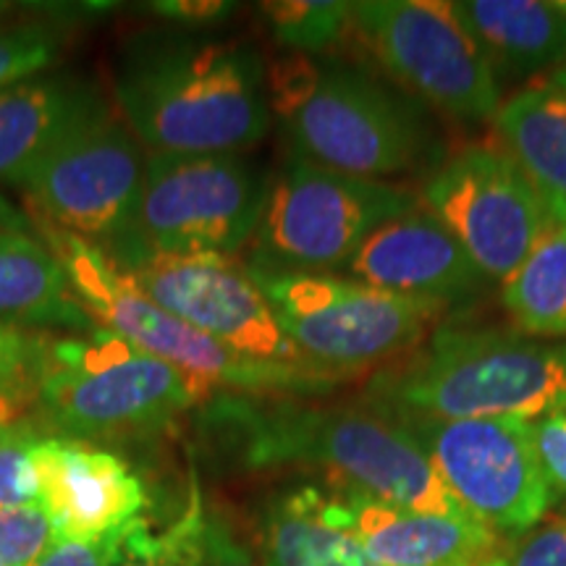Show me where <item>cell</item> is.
<instances>
[{
	"mask_svg": "<svg viewBox=\"0 0 566 566\" xmlns=\"http://www.w3.org/2000/svg\"><path fill=\"white\" fill-rule=\"evenodd\" d=\"M202 430L250 470L313 467L334 488L412 512L475 520L436 472L412 430L386 407L317 405L300 396H212Z\"/></svg>",
	"mask_w": 566,
	"mask_h": 566,
	"instance_id": "1",
	"label": "cell"
},
{
	"mask_svg": "<svg viewBox=\"0 0 566 566\" xmlns=\"http://www.w3.org/2000/svg\"><path fill=\"white\" fill-rule=\"evenodd\" d=\"M113 105L150 155H242L271 129L268 66L237 40H134L118 55Z\"/></svg>",
	"mask_w": 566,
	"mask_h": 566,
	"instance_id": "2",
	"label": "cell"
},
{
	"mask_svg": "<svg viewBox=\"0 0 566 566\" xmlns=\"http://www.w3.org/2000/svg\"><path fill=\"white\" fill-rule=\"evenodd\" d=\"M268 105L292 158L346 176L405 174L428 147L417 105L344 61L279 55L268 66Z\"/></svg>",
	"mask_w": 566,
	"mask_h": 566,
	"instance_id": "3",
	"label": "cell"
},
{
	"mask_svg": "<svg viewBox=\"0 0 566 566\" xmlns=\"http://www.w3.org/2000/svg\"><path fill=\"white\" fill-rule=\"evenodd\" d=\"M30 221L38 237L59 258L76 300L87 310L92 323L124 336L137 349L176 367L208 401L216 394L302 399V396L328 394L349 378L346 373L321 365H286L244 357L229 346L212 342L210 336L179 321L137 289V283L103 252V247L84 242L51 223L34 218Z\"/></svg>",
	"mask_w": 566,
	"mask_h": 566,
	"instance_id": "4",
	"label": "cell"
},
{
	"mask_svg": "<svg viewBox=\"0 0 566 566\" xmlns=\"http://www.w3.org/2000/svg\"><path fill=\"white\" fill-rule=\"evenodd\" d=\"M375 405L472 420H541L566 405V344L493 328H438L424 349L370 388Z\"/></svg>",
	"mask_w": 566,
	"mask_h": 566,
	"instance_id": "5",
	"label": "cell"
},
{
	"mask_svg": "<svg viewBox=\"0 0 566 566\" xmlns=\"http://www.w3.org/2000/svg\"><path fill=\"white\" fill-rule=\"evenodd\" d=\"M32 401L48 428L92 443L160 433L208 399L176 367L95 325L45 336Z\"/></svg>",
	"mask_w": 566,
	"mask_h": 566,
	"instance_id": "6",
	"label": "cell"
},
{
	"mask_svg": "<svg viewBox=\"0 0 566 566\" xmlns=\"http://www.w3.org/2000/svg\"><path fill=\"white\" fill-rule=\"evenodd\" d=\"M268 179L242 155H150L132 221L103 247L111 260L139 254H226L252 242Z\"/></svg>",
	"mask_w": 566,
	"mask_h": 566,
	"instance_id": "7",
	"label": "cell"
},
{
	"mask_svg": "<svg viewBox=\"0 0 566 566\" xmlns=\"http://www.w3.org/2000/svg\"><path fill=\"white\" fill-rule=\"evenodd\" d=\"M420 205V195L407 187L346 176L289 155L268 179L247 265L286 273L342 271L375 229Z\"/></svg>",
	"mask_w": 566,
	"mask_h": 566,
	"instance_id": "8",
	"label": "cell"
},
{
	"mask_svg": "<svg viewBox=\"0 0 566 566\" xmlns=\"http://www.w3.org/2000/svg\"><path fill=\"white\" fill-rule=\"evenodd\" d=\"M247 268L289 342L310 363L346 375L405 352L443 310L336 273Z\"/></svg>",
	"mask_w": 566,
	"mask_h": 566,
	"instance_id": "9",
	"label": "cell"
},
{
	"mask_svg": "<svg viewBox=\"0 0 566 566\" xmlns=\"http://www.w3.org/2000/svg\"><path fill=\"white\" fill-rule=\"evenodd\" d=\"M388 412L412 430L446 488L478 522L520 537L551 514L556 499L541 472L530 420H446L401 409Z\"/></svg>",
	"mask_w": 566,
	"mask_h": 566,
	"instance_id": "10",
	"label": "cell"
},
{
	"mask_svg": "<svg viewBox=\"0 0 566 566\" xmlns=\"http://www.w3.org/2000/svg\"><path fill=\"white\" fill-rule=\"evenodd\" d=\"M352 27L394 80L462 124H483L501 108L495 71L449 3L359 0Z\"/></svg>",
	"mask_w": 566,
	"mask_h": 566,
	"instance_id": "11",
	"label": "cell"
},
{
	"mask_svg": "<svg viewBox=\"0 0 566 566\" xmlns=\"http://www.w3.org/2000/svg\"><path fill=\"white\" fill-rule=\"evenodd\" d=\"M147 155L111 101L92 108L21 192L34 221L97 247L116 242L132 221Z\"/></svg>",
	"mask_w": 566,
	"mask_h": 566,
	"instance_id": "12",
	"label": "cell"
},
{
	"mask_svg": "<svg viewBox=\"0 0 566 566\" xmlns=\"http://www.w3.org/2000/svg\"><path fill=\"white\" fill-rule=\"evenodd\" d=\"M420 200L488 281H506L554 223L546 200L504 147L472 145L451 155Z\"/></svg>",
	"mask_w": 566,
	"mask_h": 566,
	"instance_id": "13",
	"label": "cell"
},
{
	"mask_svg": "<svg viewBox=\"0 0 566 566\" xmlns=\"http://www.w3.org/2000/svg\"><path fill=\"white\" fill-rule=\"evenodd\" d=\"M116 265L153 302L212 342L265 363L317 365L289 342L250 268L233 263V258L139 254Z\"/></svg>",
	"mask_w": 566,
	"mask_h": 566,
	"instance_id": "14",
	"label": "cell"
},
{
	"mask_svg": "<svg viewBox=\"0 0 566 566\" xmlns=\"http://www.w3.org/2000/svg\"><path fill=\"white\" fill-rule=\"evenodd\" d=\"M331 520L380 566H506L512 541L478 520L412 512L346 488H325Z\"/></svg>",
	"mask_w": 566,
	"mask_h": 566,
	"instance_id": "15",
	"label": "cell"
},
{
	"mask_svg": "<svg viewBox=\"0 0 566 566\" xmlns=\"http://www.w3.org/2000/svg\"><path fill=\"white\" fill-rule=\"evenodd\" d=\"M40 506L55 535L101 537L139 520L147 491L134 467L90 441L48 436L32 449Z\"/></svg>",
	"mask_w": 566,
	"mask_h": 566,
	"instance_id": "16",
	"label": "cell"
},
{
	"mask_svg": "<svg viewBox=\"0 0 566 566\" xmlns=\"http://www.w3.org/2000/svg\"><path fill=\"white\" fill-rule=\"evenodd\" d=\"M342 271L367 286L443 307L480 294L488 281L454 233L422 205L375 229Z\"/></svg>",
	"mask_w": 566,
	"mask_h": 566,
	"instance_id": "17",
	"label": "cell"
},
{
	"mask_svg": "<svg viewBox=\"0 0 566 566\" xmlns=\"http://www.w3.org/2000/svg\"><path fill=\"white\" fill-rule=\"evenodd\" d=\"M103 101L76 74L45 71L0 90V184L24 189L63 137Z\"/></svg>",
	"mask_w": 566,
	"mask_h": 566,
	"instance_id": "18",
	"label": "cell"
},
{
	"mask_svg": "<svg viewBox=\"0 0 566 566\" xmlns=\"http://www.w3.org/2000/svg\"><path fill=\"white\" fill-rule=\"evenodd\" d=\"M459 27L495 74L530 76L566 63V11L541 0H454Z\"/></svg>",
	"mask_w": 566,
	"mask_h": 566,
	"instance_id": "19",
	"label": "cell"
},
{
	"mask_svg": "<svg viewBox=\"0 0 566 566\" xmlns=\"http://www.w3.org/2000/svg\"><path fill=\"white\" fill-rule=\"evenodd\" d=\"M0 325L13 331L95 328L59 258L32 229H0Z\"/></svg>",
	"mask_w": 566,
	"mask_h": 566,
	"instance_id": "20",
	"label": "cell"
},
{
	"mask_svg": "<svg viewBox=\"0 0 566 566\" xmlns=\"http://www.w3.org/2000/svg\"><path fill=\"white\" fill-rule=\"evenodd\" d=\"M258 556L263 566H380L331 520L321 485L289 488L265 501L258 516Z\"/></svg>",
	"mask_w": 566,
	"mask_h": 566,
	"instance_id": "21",
	"label": "cell"
},
{
	"mask_svg": "<svg viewBox=\"0 0 566 566\" xmlns=\"http://www.w3.org/2000/svg\"><path fill=\"white\" fill-rule=\"evenodd\" d=\"M504 150L527 174L551 216L566 218V95L551 84L516 92L495 113Z\"/></svg>",
	"mask_w": 566,
	"mask_h": 566,
	"instance_id": "22",
	"label": "cell"
},
{
	"mask_svg": "<svg viewBox=\"0 0 566 566\" xmlns=\"http://www.w3.org/2000/svg\"><path fill=\"white\" fill-rule=\"evenodd\" d=\"M501 283V300L522 334L566 338V218H554L525 263Z\"/></svg>",
	"mask_w": 566,
	"mask_h": 566,
	"instance_id": "23",
	"label": "cell"
},
{
	"mask_svg": "<svg viewBox=\"0 0 566 566\" xmlns=\"http://www.w3.org/2000/svg\"><path fill=\"white\" fill-rule=\"evenodd\" d=\"M202 520L205 495L192 470L181 514L160 533H155L142 516L129 522L113 566H200Z\"/></svg>",
	"mask_w": 566,
	"mask_h": 566,
	"instance_id": "24",
	"label": "cell"
},
{
	"mask_svg": "<svg viewBox=\"0 0 566 566\" xmlns=\"http://www.w3.org/2000/svg\"><path fill=\"white\" fill-rule=\"evenodd\" d=\"M260 17L286 53L321 55L352 27V3L336 0H273L260 3Z\"/></svg>",
	"mask_w": 566,
	"mask_h": 566,
	"instance_id": "25",
	"label": "cell"
},
{
	"mask_svg": "<svg viewBox=\"0 0 566 566\" xmlns=\"http://www.w3.org/2000/svg\"><path fill=\"white\" fill-rule=\"evenodd\" d=\"M61 38L40 21H0V90L45 74L59 59Z\"/></svg>",
	"mask_w": 566,
	"mask_h": 566,
	"instance_id": "26",
	"label": "cell"
},
{
	"mask_svg": "<svg viewBox=\"0 0 566 566\" xmlns=\"http://www.w3.org/2000/svg\"><path fill=\"white\" fill-rule=\"evenodd\" d=\"M38 422L0 417V509L40 504L32 449L40 441Z\"/></svg>",
	"mask_w": 566,
	"mask_h": 566,
	"instance_id": "27",
	"label": "cell"
},
{
	"mask_svg": "<svg viewBox=\"0 0 566 566\" xmlns=\"http://www.w3.org/2000/svg\"><path fill=\"white\" fill-rule=\"evenodd\" d=\"M53 537V522L40 504L0 509V566H32Z\"/></svg>",
	"mask_w": 566,
	"mask_h": 566,
	"instance_id": "28",
	"label": "cell"
},
{
	"mask_svg": "<svg viewBox=\"0 0 566 566\" xmlns=\"http://www.w3.org/2000/svg\"><path fill=\"white\" fill-rule=\"evenodd\" d=\"M45 336L0 325V407L32 399Z\"/></svg>",
	"mask_w": 566,
	"mask_h": 566,
	"instance_id": "29",
	"label": "cell"
},
{
	"mask_svg": "<svg viewBox=\"0 0 566 566\" xmlns=\"http://www.w3.org/2000/svg\"><path fill=\"white\" fill-rule=\"evenodd\" d=\"M200 566H263L258 548L239 535L231 516L208 501L200 533Z\"/></svg>",
	"mask_w": 566,
	"mask_h": 566,
	"instance_id": "30",
	"label": "cell"
},
{
	"mask_svg": "<svg viewBox=\"0 0 566 566\" xmlns=\"http://www.w3.org/2000/svg\"><path fill=\"white\" fill-rule=\"evenodd\" d=\"M506 566H566V514H548L514 537Z\"/></svg>",
	"mask_w": 566,
	"mask_h": 566,
	"instance_id": "31",
	"label": "cell"
},
{
	"mask_svg": "<svg viewBox=\"0 0 566 566\" xmlns=\"http://www.w3.org/2000/svg\"><path fill=\"white\" fill-rule=\"evenodd\" d=\"M124 530L101 537H63L55 535L53 543L42 551L32 566H113L122 548Z\"/></svg>",
	"mask_w": 566,
	"mask_h": 566,
	"instance_id": "32",
	"label": "cell"
},
{
	"mask_svg": "<svg viewBox=\"0 0 566 566\" xmlns=\"http://www.w3.org/2000/svg\"><path fill=\"white\" fill-rule=\"evenodd\" d=\"M533 436L537 462L551 493L554 499H566V405L535 420Z\"/></svg>",
	"mask_w": 566,
	"mask_h": 566,
	"instance_id": "33",
	"label": "cell"
},
{
	"mask_svg": "<svg viewBox=\"0 0 566 566\" xmlns=\"http://www.w3.org/2000/svg\"><path fill=\"white\" fill-rule=\"evenodd\" d=\"M147 9L163 19L176 21V24L205 27L229 17L233 3H223V0H158V3H150Z\"/></svg>",
	"mask_w": 566,
	"mask_h": 566,
	"instance_id": "34",
	"label": "cell"
},
{
	"mask_svg": "<svg viewBox=\"0 0 566 566\" xmlns=\"http://www.w3.org/2000/svg\"><path fill=\"white\" fill-rule=\"evenodd\" d=\"M0 229H32V223L11 202L0 197Z\"/></svg>",
	"mask_w": 566,
	"mask_h": 566,
	"instance_id": "35",
	"label": "cell"
},
{
	"mask_svg": "<svg viewBox=\"0 0 566 566\" xmlns=\"http://www.w3.org/2000/svg\"><path fill=\"white\" fill-rule=\"evenodd\" d=\"M548 84L551 87H556V90H562L564 95H566V63L564 66H558L554 74H551V80H548Z\"/></svg>",
	"mask_w": 566,
	"mask_h": 566,
	"instance_id": "36",
	"label": "cell"
},
{
	"mask_svg": "<svg viewBox=\"0 0 566 566\" xmlns=\"http://www.w3.org/2000/svg\"><path fill=\"white\" fill-rule=\"evenodd\" d=\"M3 9H6V6H3V3H0V13H3Z\"/></svg>",
	"mask_w": 566,
	"mask_h": 566,
	"instance_id": "37",
	"label": "cell"
},
{
	"mask_svg": "<svg viewBox=\"0 0 566 566\" xmlns=\"http://www.w3.org/2000/svg\"><path fill=\"white\" fill-rule=\"evenodd\" d=\"M0 417H3V415H0Z\"/></svg>",
	"mask_w": 566,
	"mask_h": 566,
	"instance_id": "38",
	"label": "cell"
}]
</instances>
